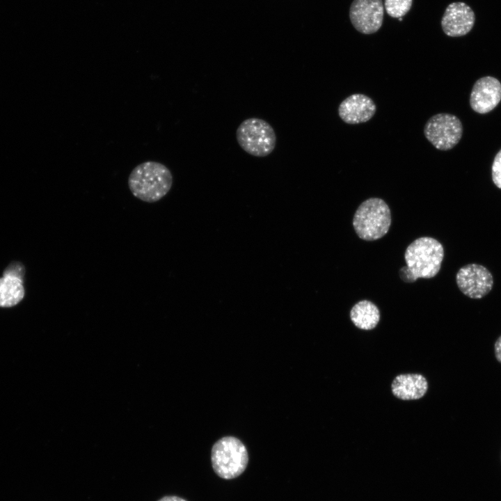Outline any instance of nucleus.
<instances>
[{"mask_svg": "<svg viewBox=\"0 0 501 501\" xmlns=\"http://www.w3.org/2000/svg\"><path fill=\"white\" fill-rule=\"evenodd\" d=\"M443 257L444 249L438 240L429 237L418 238L405 250L406 266L400 269L399 276L405 283L431 278L439 272Z\"/></svg>", "mask_w": 501, "mask_h": 501, "instance_id": "1", "label": "nucleus"}, {"mask_svg": "<svg viewBox=\"0 0 501 501\" xmlns=\"http://www.w3.org/2000/svg\"><path fill=\"white\" fill-rule=\"evenodd\" d=\"M173 185V175L164 164L148 161L136 166L128 178L129 188L134 197L155 202L163 198Z\"/></svg>", "mask_w": 501, "mask_h": 501, "instance_id": "2", "label": "nucleus"}, {"mask_svg": "<svg viewBox=\"0 0 501 501\" xmlns=\"http://www.w3.org/2000/svg\"><path fill=\"white\" fill-rule=\"evenodd\" d=\"M391 225V214L387 203L379 198L363 201L353 218V226L357 235L365 241L383 237Z\"/></svg>", "mask_w": 501, "mask_h": 501, "instance_id": "3", "label": "nucleus"}, {"mask_svg": "<svg viewBox=\"0 0 501 501\" xmlns=\"http://www.w3.org/2000/svg\"><path fill=\"white\" fill-rule=\"evenodd\" d=\"M211 461L214 471L221 478L232 479L241 475L248 463L244 444L234 436H225L212 446Z\"/></svg>", "mask_w": 501, "mask_h": 501, "instance_id": "4", "label": "nucleus"}, {"mask_svg": "<svg viewBox=\"0 0 501 501\" xmlns=\"http://www.w3.org/2000/svg\"><path fill=\"white\" fill-rule=\"evenodd\" d=\"M239 146L248 154L264 157L270 154L276 145V135L273 127L259 118L244 120L236 131Z\"/></svg>", "mask_w": 501, "mask_h": 501, "instance_id": "5", "label": "nucleus"}, {"mask_svg": "<svg viewBox=\"0 0 501 501\" xmlns=\"http://www.w3.org/2000/svg\"><path fill=\"white\" fill-rule=\"evenodd\" d=\"M463 133L461 120L450 113H438L426 122V138L438 150H449L460 141Z\"/></svg>", "mask_w": 501, "mask_h": 501, "instance_id": "6", "label": "nucleus"}, {"mask_svg": "<svg viewBox=\"0 0 501 501\" xmlns=\"http://www.w3.org/2000/svg\"><path fill=\"white\" fill-rule=\"evenodd\" d=\"M26 274V268L22 262H10L6 267L0 277V308L16 306L24 299Z\"/></svg>", "mask_w": 501, "mask_h": 501, "instance_id": "7", "label": "nucleus"}, {"mask_svg": "<svg viewBox=\"0 0 501 501\" xmlns=\"http://www.w3.org/2000/svg\"><path fill=\"white\" fill-rule=\"evenodd\" d=\"M456 282L463 294L474 299L486 296L493 286L491 273L485 267L478 264L462 267L456 273Z\"/></svg>", "mask_w": 501, "mask_h": 501, "instance_id": "8", "label": "nucleus"}, {"mask_svg": "<svg viewBox=\"0 0 501 501\" xmlns=\"http://www.w3.org/2000/svg\"><path fill=\"white\" fill-rule=\"evenodd\" d=\"M382 0H353L349 8V18L353 27L363 34L378 31L383 21Z\"/></svg>", "mask_w": 501, "mask_h": 501, "instance_id": "9", "label": "nucleus"}, {"mask_svg": "<svg viewBox=\"0 0 501 501\" xmlns=\"http://www.w3.org/2000/svg\"><path fill=\"white\" fill-rule=\"evenodd\" d=\"M475 15L466 3L459 1L447 6L441 19L443 32L450 37H461L473 28Z\"/></svg>", "mask_w": 501, "mask_h": 501, "instance_id": "10", "label": "nucleus"}, {"mask_svg": "<svg viewBox=\"0 0 501 501\" xmlns=\"http://www.w3.org/2000/svg\"><path fill=\"white\" fill-rule=\"evenodd\" d=\"M501 100V84L493 77H484L474 84L470 97L471 108L479 113L492 111Z\"/></svg>", "mask_w": 501, "mask_h": 501, "instance_id": "11", "label": "nucleus"}, {"mask_svg": "<svg viewBox=\"0 0 501 501\" xmlns=\"http://www.w3.org/2000/svg\"><path fill=\"white\" fill-rule=\"evenodd\" d=\"M376 106L372 98L360 93L352 94L339 105L338 115L350 125L366 122L375 114Z\"/></svg>", "mask_w": 501, "mask_h": 501, "instance_id": "12", "label": "nucleus"}, {"mask_svg": "<svg viewBox=\"0 0 501 501\" xmlns=\"http://www.w3.org/2000/svg\"><path fill=\"white\" fill-rule=\"evenodd\" d=\"M427 379L420 374H401L395 376L391 383L392 395L404 401L418 400L428 390Z\"/></svg>", "mask_w": 501, "mask_h": 501, "instance_id": "13", "label": "nucleus"}, {"mask_svg": "<svg viewBox=\"0 0 501 501\" xmlns=\"http://www.w3.org/2000/svg\"><path fill=\"white\" fill-rule=\"evenodd\" d=\"M350 319L357 328L365 331L372 330L380 321V312L372 301L362 300L351 309Z\"/></svg>", "mask_w": 501, "mask_h": 501, "instance_id": "14", "label": "nucleus"}, {"mask_svg": "<svg viewBox=\"0 0 501 501\" xmlns=\"http://www.w3.org/2000/svg\"><path fill=\"white\" fill-rule=\"evenodd\" d=\"M413 0H384L386 13L393 18L402 17L411 8Z\"/></svg>", "mask_w": 501, "mask_h": 501, "instance_id": "15", "label": "nucleus"}, {"mask_svg": "<svg viewBox=\"0 0 501 501\" xmlns=\"http://www.w3.org/2000/svg\"><path fill=\"white\" fill-rule=\"evenodd\" d=\"M492 180L495 186L501 189V150L497 153L493 160Z\"/></svg>", "mask_w": 501, "mask_h": 501, "instance_id": "16", "label": "nucleus"}, {"mask_svg": "<svg viewBox=\"0 0 501 501\" xmlns=\"http://www.w3.org/2000/svg\"><path fill=\"white\" fill-rule=\"evenodd\" d=\"M494 349L495 358L497 360L501 363V335L497 339Z\"/></svg>", "mask_w": 501, "mask_h": 501, "instance_id": "17", "label": "nucleus"}, {"mask_svg": "<svg viewBox=\"0 0 501 501\" xmlns=\"http://www.w3.org/2000/svg\"><path fill=\"white\" fill-rule=\"evenodd\" d=\"M158 501H186V500L180 497L176 496V495H168V496L163 497Z\"/></svg>", "mask_w": 501, "mask_h": 501, "instance_id": "18", "label": "nucleus"}, {"mask_svg": "<svg viewBox=\"0 0 501 501\" xmlns=\"http://www.w3.org/2000/svg\"><path fill=\"white\" fill-rule=\"evenodd\" d=\"M398 19H399V21H402V17H399V18H398Z\"/></svg>", "mask_w": 501, "mask_h": 501, "instance_id": "19", "label": "nucleus"}]
</instances>
